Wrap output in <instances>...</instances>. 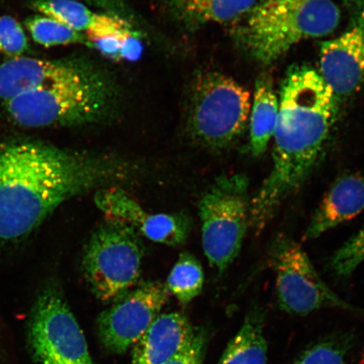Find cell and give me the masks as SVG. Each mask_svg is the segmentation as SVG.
<instances>
[{"label":"cell","mask_w":364,"mask_h":364,"mask_svg":"<svg viewBox=\"0 0 364 364\" xmlns=\"http://www.w3.org/2000/svg\"><path fill=\"white\" fill-rule=\"evenodd\" d=\"M267 316L265 306L257 301L254 302L237 333L228 344L218 364H267Z\"/></svg>","instance_id":"17"},{"label":"cell","mask_w":364,"mask_h":364,"mask_svg":"<svg viewBox=\"0 0 364 364\" xmlns=\"http://www.w3.org/2000/svg\"><path fill=\"white\" fill-rule=\"evenodd\" d=\"M0 1H2V0H0Z\"/></svg>","instance_id":"29"},{"label":"cell","mask_w":364,"mask_h":364,"mask_svg":"<svg viewBox=\"0 0 364 364\" xmlns=\"http://www.w3.org/2000/svg\"><path fill=\"white\" fill-rule=\"evenodd\" d=\"M250 203L249 180L243 174L217 177L200 199L203 248L220 274L239 256L250 226Z\"/></svg>","instance_id":"6"},{"label":"cell","mask_w":364,"mask_h":364,"mask_svg":"<svg viewBox=\"0 0 364 364\" xmlns=\"http://www.w3.org/2000/svg\"><path fill=\"white\" fill-rule=\"evenodd\" d=\"M207 343L206 331L195 330L185 347L164 364H203Z\"/></svg>","instance_id":"26"},{"label":"cell","mask_w":364,"mask_h":364,"mask_svg":"<svg viewBox=\"0 0 364 364\" xmlns=\"http://www.w3.org/2000/svg\"><path fill=\"white\" fill-rule=\"evenodd\" d=\"M351 17L347 28L323 43L318 74L336 100L349 97L364 84V0H348Z\"/></svg>","instance_id":"11"},{"label":"cell","mask_w":364,"mask_h":364,"mask_svg":"<svg viewBox=\"0 0 364 364\" xmlns=\"http://www.w3.org/2000/svg\"><path fill=\"white\" fill-rule=\"evenodd\" d=\"M270 263L276 273L277 304L293 316L338 309L364 317V309L341 299L322 280L308 255L293 239L282 235L273 241Z\"/></svg>","instance_id":"9"},{"label":"cell","mask_w":364,"mask_h":364,"mask_svg":"<svg viewBox=\"0 0 364 364\" xmlns=\"http://www.w3.org/2000/svg\"><path fill=\"white\" fill-rule=\"evenodd\" d=\"M273 166L250 203V226L260 233L320 162L336 121V100L318 72L291 68L282 82Z\"/></svg>","instance_id":"2"},{"label":"cell","mask_w":364,"mask_h":364,"mask_svg":"<svg viewBox=\"0 0 364 364\" xmlns=\"http://www.w3.org/2000/svg\"><path fill=\"white\" fill-rule=\"evenodd\" d=\"M252 94L231 77L202 73L191 86L188 130L196 143L213 150L235 144L249 121Z\"/></svg>","instance_id":"4"},{"label":"cell","mask_w":364,"mask_h":364,"mask_svg":"<svg viewBox=\"0 0 364 364\" xmlns=\"http://www.w3.org/2000/svg\"><path fill=\"white\" fill-rule=\"evenodd\" d=\"M85 36L90 47L114 61H136L142 54L139 33L129 22L115 15L98 14Z\"/></svg>","instance_id":"16"},{"label":"cell","mask_w":364,"mask_h":364,"mask_svg":"<svg viewBox=\"0 0 364 364\" xmlns=\"http://www.w3.org/2000/svg\"><path fill=\"white\" fill-rule=\"evenodd\" d=\"M279 101L277 97L272 76L262 74L255 85L250 112V150L254 157L267 151L274 135Z\"/></svg>","instance_id":"18"},{"label":"cell","mask_w":364,"mask_h":364,"mask_svg":"<svg viewBox=\"0 0 364 364\" xmlns=\"http://www.w3.org/2000/svg\"><path fill=\"white\" fill-rule=\"evenodd\" d=\"M108 99L104 82L82 70L70 78L4 102V107L10 119L21 127H70L97 120Z\"/></svg>","instance_id":"5"},{"label":"cell","mask_w":364,"mask_h":364,"mask_svg":"<svg viewBox=\"0 0 364 364\" xmlns=\"http://www.w3.org/2000/svg\"><path fill=\"white\" fill-rule=\"evenodd\" d=\"M364 262V225L357 234L341 245L331 257L329 265L334 274L340 277L351 276Z\"/></svg>","instance_id":"24"},{"label":"cell","mask_w":364,"mask_h":364,"mask_svg":"<svg viewBox=\"0 0 364 364\" xmlns=\"http://www.w3.org/2000/svg\"><path fill=\"white\" fill-rule=\"evenodd\" d=\"M364 210V175L348 173L338 177L318 207L303 240L320 237Z\"/></svg>","instance_id":"14"},{"label":"cell","mask_w":364,"mask_h":364,"mask_svg":"<svg viewBox=\"0 0 364 364\" xmlns=\"http://www.w3.org/2000/svg\"><path fill=\"white\" fill-rule=\"evenodd\" d=\"M94 201L107 220L124 223L154 242L178 247L188 237L191 221L188 216L149 213L120 186L97 190Z\"/></svg>","instance_id":"12"},{"label":"cell","mask_w":364,"mask_h":364,"mask_svg":"<svg viewBox=\"0 0 364 364\" xmlns=\"http://www.w3.org/2000/svg\"><path fill=\"white\" fill-rule=\"evenodd\" d=\"M28 49V39L20 23L11 16L0 17V53L15 58Z\"/></svg>","instance_id":"25"},{"label":"cell","mask_w":364,"mask_h":364,"mask_svg":"<svg viewBox=\"0 0 364 364\" xmlns=\"http://www.w3.org/2000/svg\"><path fill=\"white\" fill-rule=\"evenodd\" d=\"M0 364H23L12 331L0 321Z\"/></svg>","instance_id":"27"},{"label":"cell","mask_w":364,"mask_h":364,"mask_svg":"<svg viewBox=\"0 0 364 364\" xmlns=\"http://www.w3.org/2000/svg\"><path fill=\"white\" fill-rule=\"evenodd\" d=\"M356 344L351 331H336L309 346L289 364H346Z\"/></svg>","instance_id":"20"},{"label":"cell","mask_w":364,"mask_h":364,"mask_svg":"<svg viewBox=\"0 0 364 364\" xmlns=\"http://www.w3.org/2000/svg\"><path fill=\"white\" fill-rule=\"evenodd\" d=\"M257 0H171L177 19L189 27L232 24Z\"/></svg>","instance_id":"19"},{"label":"cell","mask_w":364,"mask_h":364,"mask_svg":"<svg viewBox=\"0 0 364 364\" xmlns=\"http://www.w3.org/2000/svg\"><path fill=\"white\" fill-rule=\"evenodd\" d=\"M25 25L35 42L45 48L77 43L89 44L85 35L53 18L45 16H31L27 18Z\"/></svg>","instance_id":"23"},{"label":"cell","mask_w":364,"mask_h":364,"mask_svg":"<svg viewBox=\"0 0 364 364\" xmlns=\"http://www.w3.org/2000/svg\"><path fill=\"white\" fill-rule=\"evenodd\" d=\"M31 7L80 33L90 30L98 16L79 0H35Z\"/></svg>","instance_id":"22"},{"label":"cell","mask_w":364,"mask_h":364,"mask_svg":"<svg viewBox=\"0 0 364 364\" xmlns=\"http://www.w3.org/2000/svg\"><path fill=\"white\" fill-rule=\"evenodd\" d=\"M195 330L183 314L159 315L134 345L133 364H164L183 348Z\"/></svg>","instance_id":"15"},{"label":"cell","mask_w":364,"mask_h":364,"mask_svg":"<svg viewBox=\"0 0 364 364\" xmlns=\"http://www.w3.org/2000/svg\"><path fill=\"white\" fill-rule=\"evenodd\" d=\"M144 257V244L133 228L107 220L86 245L82 272L95 297L117 301L138 284Z\"/></svg>","instance_id":"7"},{"label":"cell","mask_w":364,"mask_h":364,"mask_svg":"<svg viewBox=\"0 0 364 364\" xmlns=\"http://www.w3.org/2000/svg\"><path fill=\"white\" fill-rule=\"evenodd\" d=\"M83 68L70 61L19 57L0 65V101L47 87L78 74Z\"/></svg>","instance_id":"13"},{"label":"cell","mask_w":364,"mask_h":364,"mask_svg":"<svg viewBox=\"0 0 364 364\" xmlns=\"http://www.w3.org/2000/svg\"><path fill=\"white\" fill-rule=\"evenodd\" d=\"M166 284L146 282L118 300L98 317L100 339L109 352L124 353L144 335L169 299Z\"/></svg>","instance_id":"10"},{"label":"cell","mask_w":364,"mask_h":364,"mask_svg":"<svg viewBox=\"0 0 364 364\" xmlns=\"http://www.w3.org/2000/svg\"><path fill=\"white\" fill-rule=\"evenodd\" d=\"M120 159L90 156L38 142L0 144V242L28 237L61 204L136 176Z\"/></svg>","instance_id":"1"},{"label":"cell","mask_w":364,"mask_h":364,"mask_svg":"<svg viewBox=\"0 0 364 364\" xmlns=\"http://www.w3.org/2000/svg\"><path fill=\"white\" fill-rule=\"evenodd\" d=\"M203 284L201 263L192 254L186 252L180 255L166 285L181 304H186L201 294Z\"/></svg>","instance_id":"21"},{"label":"cell","mask_w":364,"mask_h":364,"mask_svg":"<svg viewBox=\"0 0 364 364\" xmlns=\"http://www.w3.org/2000/svg\"><path fill=\"white\" fill-rule=\"evenodd\" d=\"M25 343L36 364H97L55 281L44 284L36 295L27 316Z\"/></svg>","instance_id":"8"},{"label":"cell","mask_w":364,"mask_h":364,"mask_svg":"<svg viewBox=\"0 0 364 364\" xmlns=\"http://www.w3.org/2000/svg\"><path fill=\"white\" fill-rule=\"evenodd\" d=\"M341 18L334 0H257L231 34L250 58L271 65L304 41L333 33Z\"/></svg>","instance_id":"3"},{"label":"cell","mask_w":364,"mask_h":364,"mask_svg":"<svg viewBox=\"0 0 364 364\" xmlns=\"http://www.w3.org/2000/svg\"><path fill=\"white\" fill-rule=\"evenodd\" d=\"M90 4L102 7H115L117 0H85Z\"/></svg>","instance_id":"28"}]
</instances>
